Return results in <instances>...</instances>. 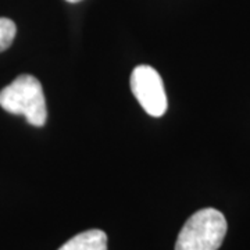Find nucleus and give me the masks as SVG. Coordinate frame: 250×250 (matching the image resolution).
Returning a JSON list of instances; mask_svg holds the SVG:
<instances>
[{"label":"nucleus","mask_w":250,"mask_h":250,"mask_svg":"<svg viewBox=\"0 0 250 250\" xmlns=\"http://www.w3.org/2000/svg\"><path fill=\"white\" fill-rule=\"evenodd\" d=\"M0 107L14 116H24L34 126H43L47 108L41 82L29 74L17 77L0 90Z\"/></svg>","instance_id":"1"},{"label":"nucleus","mask_w":250,"mask_h":250,"mask_svg":"<svg viewBox=\"0 0 250 250\" xmlns=\"http://www.w3.org/2000/svg\"><path fill=\"white\" fill-rule=\"evenodd\" d=\"M227 220L215 208H202L189 217L175 243V250H218L227 235Z\"/></svg>","instance_id":"2"},{"label":"nucleus","mask_w":250,"mask_h":250,"mask_svg":"<svg viewBox=\"0 0 250 250\" xmlns=\"http://www.w3.org/2000/svg\"><path fill=\"white\" fill-rule=\"evenodd\" d=\"M131 90L143 110L161 117L167 110V96L160 74L150 65H138L131 74Z\"/></svg>","instance_id":"3"},{"label":"nucleus","mask_w":250,"mask_h":250,"mask_svg":"<svg viewBox=\"0 0 250 250\" xmlns=\"http://www.w3.org/2000/svg\"><path fill=\"white\" fill-rule=\"evenodd\" d=\"M59 250H107V235L100 229H89L75 235Z\"/></svg>","instance_id":"4"},{"label":"nucleus","mask_w":250,"mask_h":250,"mask_svg":"<svg viewBox=\"0 0 250 250\" xmlns=\"http://www.w3.org/2000/svg\"><path fill=\"white\" fill-rule=\"evenodd\" d=\"M17 34V27L10 18L0 17V52L9 49Z\"/></svg>","instance_id":"5"},{"label":"nucleus","mask_w":250,"mask_h":250,"mask_svg":"<svg viewBox=\"0 0 250 250\" xmlns=\"http://www.w3.org/2000/svg\"><path fill=\"white\" fill-rule=\"evenodd\" d=\"M68 3H78V1H81V0H67Z\"/></svg>","instance_id":"6"}]
</instances>
